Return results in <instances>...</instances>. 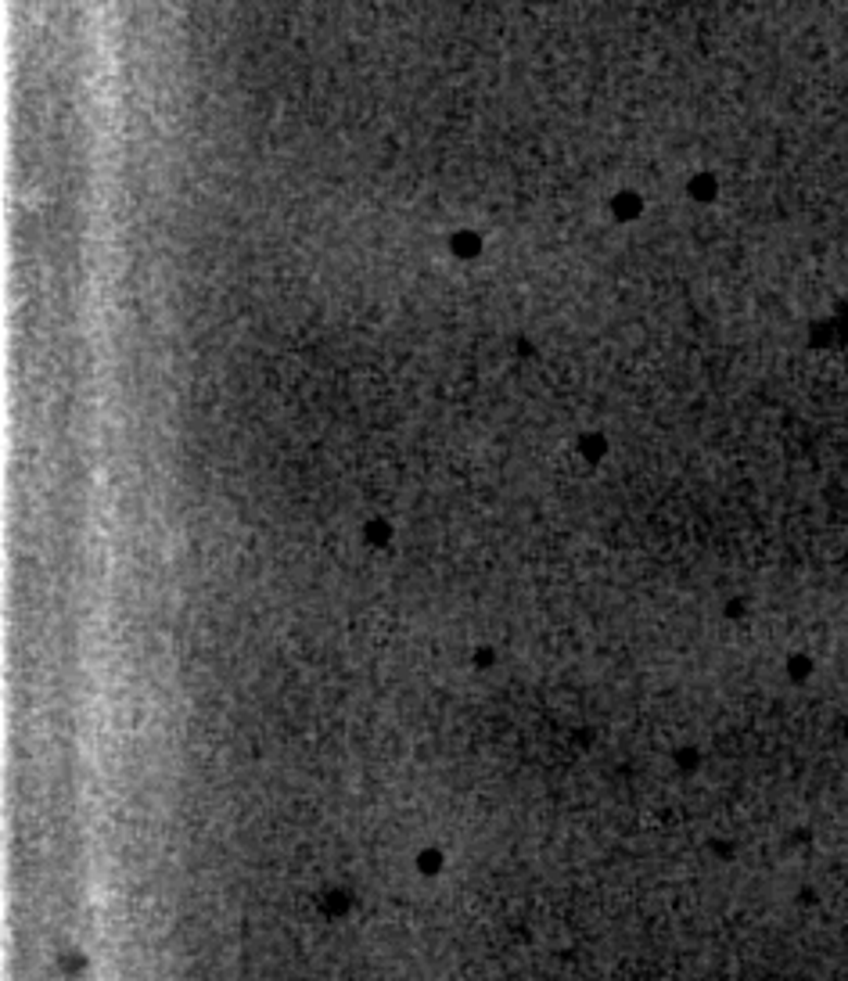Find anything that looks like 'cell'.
I'll use <instances>...</instances> for the list:
<instances>
[{
    "label": "cell",
    "mask_w": 848,
    "mask_h": 981,
    "mask_svg": "<svg viewBox=\"0 0 848 981\" xmlns=\"http://www.w3.org/2000/svg\"><path fill=\"white\" fill-rule=\"evenodd\" d=\"M615 209L622 212V216H629V212H633V209H640V202H633V198H626V202H619Z\"/></svg>",
    "instance_id": "obj_2"
},
{
    "label": "cell",
    "mask_w": 848,
    "mask_h": 981,
    "mask_svg": "<svg viewBox=\"0 0 848 981\" xmlns=\"http://www.w3.org/2000/svg\"><path fill=\"white\" fill-rule=\"evenodd\" d=\"M478 248H482V241L475 238V234H457L453 238V256H461V259H475Z\"/></svg>",
    "instance_id": "obj_1"
}]
</instances>
